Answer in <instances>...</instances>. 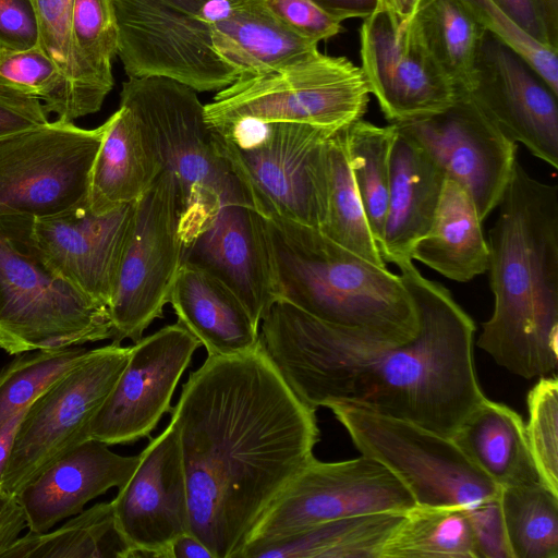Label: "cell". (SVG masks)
I'll list each match as a JSON object with an SVG mask.
<instances>
[{
  "label": "cell",
  "mask_w": 558,
  "mask_h": 558,
  "mask_svg": "<svg viewBox=\"0 0 558 558\" xmlns=\"http://www.w3.org/2000/svg\"><path fill=\"white\" fill-rule=\"evenodd\" d=\"M2 558H134L111 501L98 502L49 532L20 536Z\"/></svg>",
  "instance_id": "4dcf8cb0"
},
{
  "label": "cell",
  "mask_w": 558,
  "mask_h": 558,
  "mask_svg": "<svg viewBox=\"0 0 558 558\" xmlns=\"http://www.w3.org/2000/svg\"><path fill=\"white\" fill-rule=\"evenodd\" d=\"M106 126L56 119L1 135L0 215L43 217L85 198Z\"/></svg>",
  "instance_id": "7c38bea8"
},
{
  "label": "cell",
  "mask_w": 558,
  "mask_h": 558,
  "mask_svg": "<svg viewBox=\"0 0 558 558\" xmlns=\"http://www.w3.org/2000/svg\"><path fill=\"white\" fill-rule=\"evenodd\" d=\"M469 193L484 221L498 207L517 161L509 140L464 94L448 109L393 123Z\"/></svg>",
  "instance_id": "9a60e30c"
},
{
  "label": "cell",
  "mask_w": 558,
  "mask_h": 558,
  "mask_svg": "<svg viewBox=\"0 0 558 558\" xmlns=\"http://www.w3.org/2000/svg\"><path fill=\"white\" fill-rule=\"evenodd\" d=\"M201 342L179 322L132 345L130 359L94 415L89 437L108 446L148 437L171 411V399Z\"/></svg>",
  "instance_id": "2e32d148"
},
{
  "label": "cell",
  "mask_w": 558,
  "mask_h": 558,
  "mask_svg": "<svg viewBox=\"0 0 558 558\" xmlns=\"http://www.w3.org/2000/svg\"><path fill=\"white\" fill-rule=\"evenodd\" d=\"M316 409L282 378L262 344L207 356L171 409L184 468L190 533L214 558H239L272 501L314 457Z\"/></svg>",
  "instance_id": "7a4b0ae2"
},
{
  "label": "cell",
  "mask_w": 558,
  "mask_h": 558,
  "mask_svg": "<svg viewBox=\"0 0 558 558\" xmlns=\"http://www.w3.org/2000/svg\"><path fill=\"white\" fill-rule=\"evenodd\" d=\"M179 199L172 173L162 171L134 202V215L108 305L113 343H134L163 316L183 263Z\"/></svg>",
  "instance_id": "8fae6325"
},
{
  "label": "cell",
  "mask_w": 558,
  "mask_h": 558,
  "mask_svg": "<svg viewBox=\"0 0 558 558\" xmlns=\"http://www.w3.org/2000/svg\"><path fill=\"white\" fill-rule=\"evenodd\" d=\"M111 502L134 558H169L171 543L190 532L186 481L172 421L140 453L133 474Z\"/></svg>",
  "instance_id": "d6986e66"
},
{
  "label": "cell",
  "mask_w": 558,
  "mask_h": 558,
  "mask_svg": "<svg viewBox=\"0 0 558 558\" xmlns=\"http://www.w3.org/2000/svg\"><path fill=\"white\" fill-rule=\"evenodd\" d=\"M87 349L35 350L15 357L0 371V428L25 411L57 379L76 366Z\"/></svg>",
  "instance_id": "8d00e7d4"
},
{
  "label": "cell",
  "mask_w": 558,
  "mask_h": 558,
  "mask_svg": "<svg viewBox=\"0 0 558 558\" xmlns=\"http://www.w3.org/2000/svg\"><path fill=\"white\" fill-rule=\"evenodd\" d=\"M118 50L129 78L163 77L197 93L218 92L238 75L216 53L210 25L162 0H112Z\"/></svg>",
  "instance_id": "5bb4252c"
},
{
  "label": "cell",
  "mask_w": 558,
  "mask_h": 558,
  "mask_svg": "<svg viewBox=\"0 0 558 558\" xmlns=\"http://www.w3.org/2000/svg\"><path fill=\"white\" fill-rule=\"evenodd\" d=\"M466 95L512 142L558 168L557 97L514 51L485 33Z\"/></svg>",
  "instance_id": "ac0fdd59"
},
{
  "label": "cell",
  "mask_w": 558,
  "mask_h": 558,
  "mask_svg": "<svg viewBox=\"0 0 558 558\" xmlns=\"http://www.w3.org/2000/svg\"><path fill=\"white\" fill-rule=\"evenodd\" d=\"M361 454L388 469L420 507L471 508L499 496L500 488L452 437L367 409L328 407Z\"/></svg>",
  "instance_id": "9c48e42d"
},
{
  "label": "cell",
  "mask_w": 558,
  "mask_h": 558,
  "mask_svg": "<svg viewBox=\"0 0 558 558\" xmlns=\"http://www.w3.org/2000/svg\"><path fill=\"white\" fill-rule=\"evenodd\" d=\"M218 57L241 77L266 74L319 52L318 43L280 22L262 0H214L198 14Z\"/></svg>",
  "instance_id": "603a6c76"
},
{
  "label": "cell",
  "mask_w": 558,
  "mask_h": 558,
  "mask_svg": "<svg viewBox=\"0 0 558 558\" xmlns=\"http://www.w3.org/2000/svg\"><path fill=\"white\" fill-rule=\"evenodd\" d=\"M106 123L87 190V204L95 214L134 203L163 171L147 132L129 106L120 104Z\"/></svg>",
  "instance_id": "484cf974"
},
{
  "label": "cell",
  "mask_w": 558,
  "mask_h": 558,
  "mask_svg": "<svg viewBox=\"0 0 558 558\" xmlns=\"http://www.w3.org/2000/svg\"><path fill=\"white\" fill-rule=\"evenodd\" d=\"M75 0H31L40 29V47L57 64L71 89V20Z\"/></svg>",
  "instance_id": "60d3db41"
},
{
  "label": "cell",
  "mask_w": 558,
  "mask_h": 558,
  "mask_svg": "<svg viewBox=\"0 0 558 558\" xmlns=\"http://www.w3.org/2000/svg\"><path fill=\"white\" fill-rule=\"evenodd\" d=\"M326 236L363 259L387 267L368 227L345 150V126L326 146V213L318 228Z\"/></svg>",
  "instance_id": "d6a6232c"
},
{
  "label": "cell",
  "mask_w": 558,
  "mask_h": 558,
  "mask_svg": "<svg viewBox=\"0 0 558 558\" xmlns=\"http://www.w3.org/2000/svg\"><path fill=\"white\" fill-rule=\"evenodd\" d=\"M381 558H475L466 509L413 507L390 534Z\"/></svg>",
  "instance_id": "836d02e7"
},
{
  "label": "cell",
  "mask_w": 558,
  "mask_h": 558,
  "mask_svg": "<svg viewBox=\"0 0 558 558\" xmlns=\"http://www.w3.org/2000/svg\"><path fill=\"white\" fill-rule=\"evenodd\" d=\"M264 219L279 300L322 322L373 337L407 340L415 333V304L399 275L348 251L317 228Z\"/></svg>",
  "instance_id": "277c9868"
},
{
  "label": "cell",
  "mask_w": 558,
  "mask_h": 558,
  "mask_svg": "<svg viewBox=\"0 0 558 558\" xmlns=\"http://www.w3.org/2000/svg\"><path fill=\"white\" fill-rule=\"evenodd\" d=\"M422 0H378L376 11L388 15L393 27L399 31L416 15Z\"/></svg>",
  "instance_id": "681fc988"
},
{
  "label": "cell",
  "mask_w": 558,
  "mask_h": 558,
  "mask_svg": "<svg viewBox=\"0 0 558 558\" xmlns=\"http://www.w3.org/2000/svg\"><path fill=\"white\" fill-rule=\"evenodd\" d=\"M482 28L519 54L558 96V47L524 31L494 0H459Z\"/></svg>",
  "instance_id": "f35d334b"
},
{
  "label": "cell",
  "mask_w": 558,
  "mask_h": 558,
  "mask_svg": "<svg viewBox=\"0 0 558 558\" xmlns=\"http://www.w3.org/2000/svg\"><path fill=\"white\" fill-rule=\"evenodd\" d=\"M396 135L363 119L345 126V150L366 220L379 250L388 207L390 151Z\"/></svg>",
  "instance_id": "e575fe53"
},
{
  "label": "cell",
  "mask_w": 558,
  "mask_h": 558,
  "mask_svg": "<svg viewBox=\"0 0 558 558\" xmlns=\"http://www.w3.org/2000/svg\"><path fill=\"white\" fill-rule=\"evenodd\" d=\"M551 44L558 47V0H538Z\"/></svg>",
  "instance_id": "f5cc1de1"
},
{
  "label": "cell",
  "mask_w": 558,
  "mask_h": 558,
  "mask_svg": "<svg viewBox=\"0 0 558 558\" xmlns=\"http://www.w3.org/2000/svg\"><path fill=\"white\" fill-rule=\"evenodd\" d=\"M410 291L417 329L407 340L322 322L277 301L259 324L260 344L294 393L317 409L349 404L451 437L485 398L473 319L410 257L393 263Z\"/></svg>",
  "instance_id": "6da1fadb"
},
{
  "label": "cell",
  "mask_w": 558,
  "mask_h": 558,
  "mask_svg": "<svg viewBox=\"0 0 558 558\" xmlns=\"http://www.w3.org/2000/svg\"><path fill=\"white\" fill-rule=\"evenodd\" d=\"M415 506L401 482L367 456L337 462H323L313 457L267 508L244 548L276 542L331 520L380 512L404 513Z\"/></svg>",
  "instance_id": "4fadbf2b"
},
{
  "label": "cell",
  "mask_w": 558,
  "mask_h": 558,
  "mask_svg": "<svg viewBox=\"0 0 558 558\" xmlns=\"http://www.w3.org/2000/svg\"><path fill=\"white\" fill-rule=\"evenodd\" d=\"M0 86L40 100L47 113L74 122L76 114L65 77L41 49L0 48Z\"/></svg>",
  "instance_id": "74e56055"
},
{
  "label": "cell",
  "mask_w": 558,
  "mask_h": 558,
  "mask_svg": "<svg viewBox=\"0 0 558 558\" xmlns=\"http://www.w3.org/2000/svg\"><path fill=\"white\" fill-rule=\"evenodd\" d=\"M327 12L342 19H366L377 9L378 0H314Z\"/></svg>",
  "instance_id": "c3c4849f"
},
{
  "label": "cell",
  "mask_w": 558,
  "mask_h": 558,
  "mask_svg": "<svg viewBox=\"0 0 558 558\" xmlns=\"http://www.w3.org/2000/svg\"><path fill=\"white\" fill-rule=\"evenodd\" d=\"M414 19L430 56L458 94L469 93L486 32L459 0H422Z\"/></svg>",
  "instance_id": "1f68e13d"
},
{
  "label": "cell",
  "mask_w": 558,
  "mask_h": 558,
  "mask_svg": "<svg viewBox=\"0 0 558 558\" xmlns=\"http://www.w3.org/2000/svg\"><path fill=\"white\" fill-rule=\"evenodd\" d=\"M169 303L209 356H232L254 351L260 343L259 326L241 300L207 271L182 263Z\"/></svg>",
  "instance_id": "d4e9b609"
},
{
  "label": "cell",
  "mask_w": 558,
  "mask_h": 558,
  "mask_svg": "<svg viewBox=\"0 0 558 558\" xmlns=\"http://www.w3.org/2000/svg\"><path fill=\"white\" fill-rule=\"evenodd\" d=\"M40 46V29L31 0H0V48L28 50Z\"/></svg>",
  "instance_id": "ee69618b"
},
{
  "label": "cell",
  "mask_w": 558,
  "mask_h": 558,
  "mask_svg": "<svg viewBox=\"0 0 558 558\" xmlns=\"http://www.w3.org/2000/svg\"><path fill=\"white\" fill-rule=\"evenodd\" d=\"M71 89L78 118L100 110L114 80L118 29L112 0H75L71 20Z\"/></svg>",
  "instance_id": "f1b7e54d"
},
{
  "label": "cell",
  "mask_w": 558,
  "mask_h": 558,
  "mask_svg": "<svg viewBox=\"0 0 558 558\" xmlns=\"http://www.w3.org/2000/svg\"><path fill=\"white\" fill-rule=\"evenodd\" d=\"M132 345L111 342L57 379L24 412L2 489L17 495L48 465L90 439V422L124 369Z\"/></svg>",
  "instance_id": "30bf717a"
},
{
  "label": "cell",
  "mask_w": 558,
  "mask_h": 558,
  "mask_svg": "<svg viewBox=\"0 0 558 558\" xmlns=\"http://www.w3.org/2000/svg\"><path fill=\"white\" fill-rule=\"evenodd\" d=\"M451 437L499 488L543 483L523 420L508 405L485 397Z\"/></svg>",
  "instance_id": "83f0119b"
},
{
  "label": "cell",
  "mask_w": 558,
  "mask_h": 558,
  "mask_svg": "<svg viewBox=\"0 0 558 558\" xmlns=\"http://www.w3.org/2000/svg\"><path fill=\"white\" fill-rule=\"evenodd\" d=\"M395 128L388 207L379 246L386 264L410 257L414 244L428 232L447 178L415 140Z\"/></svg>",
  "instance_id": "cb8c5ba5"
},
{
  "label": "cell",
  "mask_w": 558,
  "mask_h": 558,
  "mask_svg": "<svg viewBox=\"0 0 558 558\" xmlns=\"http://www.w3.org/2000/svg\"><path fill=\"white\" fill-rule=\"evenodd\" d=\"M361 70L390 123L435 114L451 107L458 92L430 56L413 19L397 31L375 11L360 29Z\"/></svg>",
  "instance_id": "e0dca14e"
},
{
  "label": "cell",
  "mask_w": 558,
  "mask_h": 558,
  "mask_svg": "<svg viewBox=\"0 0 558 558\" xmlns=\"http://www.w3.org/2000/svg\"><path fill=\"white\" fill-rule=\"evenodd\" d=\"M527 444L543 483L558 495V380L542 376L526 398Z\"/></svg>",
  "instance_id": "ab89813d"
},
{
  "label": "cell",
  "mask_w": 558,
  "mask_h": 558,
  "mask_svg": "<svg viewBox=\"0 0 558 558\" xmlns=\"http://www.w3.org/2000/svg\"><path fill=\"white\" fill-rule=\"evenodd\" d=\"M169 558H214V556L196 536L186 532L171 543Z\"/></svg>",
  "instance_id": "f907efd6"
},
{
  "label": "cell",
  "mask_w": 558,
  "mask_h": 558,
  "mask_svg": "<svg viewBox=\"0 0 558 558\" xmlns=\"http://www.w3.org/2000/svg\"><path fill=\"white\" fill-rule=\"evenodd\" d=\"M25 411L12 416L0 428V490L2 489L3 477L12 451L15 434Z\"/></svg>",
  "instance_id": "816d5d0a"
},
{
  "label": "cell",
  "mask_w": 558,
  "mask_h": 558,
  "mask_svg": "<svg viewBox=\"0 0 558 558\" xmlns=\"http://www.w3.org/2000/svg\"><path fill=\"white\" fill-rule=\"evenodd\" d=\"M183 263L223 282L258 326L279 300L265 219L250 205L222 206L184 246Z\"/></svg>",
  "instance_id": "44dd1931"
},
{
  "label": "cell",
  "mask_w": 558,
  "mask_h": 558,
  "mask_svg": "<svg viewBox=\"0 0 558 558\" xmlns=\"http://www.w3.org/2000/svg\"><path fill=\"white\" fill-rule=\"evenodd\" d=\"M134 215V203L95 214L87 196L36 217L33 236L47 266L89 300L108 307Z\"/></svg>",
  "instance_id": "ffe728a7"
},
{
  "label": "cell",
  "mask_w": 558,
  "mask_h": 558,
  "mask_svg": "<svg viewBox=\"0 0 558 558\" xmlns=\"http://www.w3.org/2000/svg\"><path fill=\"white\" fill-rule=\"evenodd\" d=\"M369 95L361 68L319 51L279 70L238 78L205 105V119L210 129L256 121L336 131L363 119Z\"/></svg>",
  "instance_id": "ba28073f"
},
{
  "label": "cell",
  "mask_w": 558,
  "mask_h": 558,
  "mask_svg": "<svg viewBox=\"0 0 558 558\" xmlns=\"http://www.w3.org/2000/svg\"><path fill=\"white\" fill-rule=\"evenodd\" d=\"M488 232L492 316L477 345L532 379L558 365V186L517 159Z\"/></svg>",
  "instance_id": "3957f363"
},
{
  "label": "cell",
  "mask_w": 558,
  "mask_h": 558,
  "mask_svg": "<svg viewBox=\"0 0 558 558\" xmlns=\"http://www.w3.org/2000/svg\"><path fill=\"white\" fill-rule=\"evenodd\" d=\"M27 527L25 511L17 497L0 490V558Z\"/></svg>",
  "instance_id": "7dc6e473"
},
{
  "label": "cell",
  "mask_w": 558,
  "mask_h": 558,
  "mask_svg": "<svg viewBox=\"0 0 558 558\" xmlns=\"http://www.w3.org/2000/svg\"><path fill=\"white\" fill-rule=\"evenodd\" d=\"M402 515L380 512L318 523L276 542L247 546L240 558H381Z\"/></svg>",
  "instance_id": "f546056e"
},
{
  "label": "cell",
  "mask_w": 558,
  "mask_h": 558,
  "mask_svg": "<svg viewBox=\"0 0 558 558\" xmlns=\"http://www.w3.org/2000/svg\"><path fill=\"white\" fill-rule=\"evenodd\" d=\"M494 1L534 38L553 45L538 0Z\"/></svg>",
  "instance_id": "bcb514c9"
},
{
  "label": "cell",
  "mask_w": 558,
  "mask_h": 558,
  "mask_svg": "<svg viewBox=\"0 0 558 558\" xmlns=\"http://www.w3.org/2000/svg\"><path fill=\"white\" fill-rule=\"evenodd\" d=\"M184 12L198 15L214 0H162Z\"/></svg>",
  "instance_id": "db71d44e"
},
{
  "label": "cell",
  "mask_w": 558,
  "mask_h": 558,
  "mask_svg": "<svg viewBox=\"0 0 558 558\" xmlns=\"http://www.w3.org/2000/svg\"><path fill=\"white\" fill-rule=\"evenodd\" d=\"M475 558H513L499 496L466 509Z\"/></svg>",
  "instance_id": "7bdbcfd3"
},
{
  "label": "cell",
  "mask_w": 558,
  "mask_h": 558,
  "mask_svg": "<svg viewBox=\"0 0 558 558\" xmlns=\"http://www.w3.org/2000/svg\"><path fill=\"white\" fill-rule=\"evenodd\" d=\"M513 558H558V495L543 483L500 488Z\"/></svg>",
  "instance_id": "d590c367"
},
{
  "label": "cell",
  "mask_w": 558,
  "mask_h": 558,
  "mask_svg": "<svg viewBox=\"0 0 558 558\" xmlns=\"http://www.w3.org/2000/svg\"><path fill=\"white\" fill-rule=\"evenodd\" d=\"M211 131L218 153L264 218L322 226L326 146L338 130L241 121Z\"/></svg>",
  "instance_id": "52a82bcc"
},
{
  "label": "cell",
  "mask_w": 558,
  "mask_h": 558,
  "mask_svg": "<svg viewBox=\"0 0 558 558\" xmlns=\"http://www.w3.org/2000/svg\"><path fill=\"white\" fill-rule=\"evenodd\" d=\"M120 104L129 106L138 117L163 171L174 178L184 246L222 206H252L218 153L197 92L163 77L129 78L122 83Z\"/></svg>",
  "instance_id": "5b68a950"
},
{
  "label": "cell",
  "mask_w": 558,
  "mask_h": 558,
  "mask_svg": "<svg viewBox=\"0 0 558 558\" xmlns=\"http://www.w3.org/2000/svg\"><path fill=\"white\" fill-rule=\"evenodd\" d=\"M286 26L319 44L343 32L342 19L327 12L314 0H262Z\"/></svg>",
  "instance_id": "b9f144b4"
},
{
  "label": "cell",
  "mask_w": 558,
  "mask_h": 558,
  "mask_svg": "<svg viewBox=\"0 0 558 558\" xmlns=\"http://www.w3.org/2000/svg\"><path fill=\"white\" fill-rule=\"evenodd\" d=\"M33 222L28 215H0V348L21 354L111 339L108 307L47 266Z\"/></svg>",
  "instance_id": "8992f818"
},
{
  "label": "cell",
  "mask_w": 558,
  "mask_h": 558,
  "mask_svg": "<svg viewBox=\"0 0 558 558\" xmlns=\"http://www.w3.org/2000/svg\"><path fill=\"white\" fill-rule=\"evenodd\" d=\"M40 100L0 86V136L48 122Z\"/></svg>",
  "instance_id": "f6af8a7d"
},
{
  "label": "cell",
  "mask_w": 558,
  "mask_h": 558,
  "mask_svg": "<svg viewBox=\"0 0 558 558\" xmlns=\"http://www.w3.org/2000/svg\"><path fill=\"white\" fill-rule=\"evenodd\" d=\"M137 456H120L108 445L88 439L48 465L16 495L28 532L50 531L61 520L112 487L120 488L133 474Z\"/></svg>",
  "instance_id": "7402d4cb"
},
{
  "label": "cell",
  "mask_w": 558,
  "mask_h": 558,
  "mask_svg": "<svg viewBox=\"0 0 558 558\" xmlns=\"http://www.w3.org/2000/svg\"><path fill=\"white\" fill-rule=\"evenodd\" d=\"M473 201L466 190L446 178L428 232L410 252L444 277L468 282L488 269L489 250Z\"/></svg>",
  "instance_id": "4316f807"
}]
</instances>
